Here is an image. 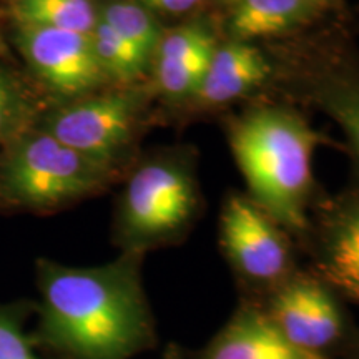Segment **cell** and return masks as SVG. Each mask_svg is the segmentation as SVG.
Wrapping results in <instances>:
<instances>
[{
	"label": "cell",
	"mask_w": 359,
	"mask_h": 359,
	"mask_svg": "<svg viewBox=\"0 0 359 359\" xmlns=\"http://www.w3.org/2000/svg\"><path fill=\"white\" fill-rule=\"evenodd\" d=\"M142 259L138 251L90 268L39 259V343L62 359H132L156 348Z\"/></svg>",
	"instance_id": "1"
},
{
	"label": "cell",
	"mask_w": 359,
	"mask_h": 359,
	"mask_svg": "<svg viewBox=\"0 0 359 359\" xmlns=\"http://www.w3.org/2000/svg\"><path fill=\"white\" fill-rule=\"evenodd\" d=\"M230 142L255 203L285 231L306 235L313 155L320 135L291 111L262 109L233 125Z\"/></svg>",
	"instance_id": "2"
},
{
	"label": "cell",
	"mask_w": 359,
	"mask_h": 359,
	"mask_svg": "<svg viewBox=\"0 0 359 359\" xmlns=\"http://www.w3.org/2000/svg\"><path fill=\"white\" fill-rule=\"evenodd\" d=\"M109 167L42 128H29L7 143L0 158V198L25 208H55L95 190Z\"/></svg>",
	"instance_id": "3"
},
{
	"label": "cell",
	"mask_w": 359,
	"mask_h": 359,
	"mask_svg": "<svg viewBox=\"0 0 359 359\" xmlns=\"http://www.w3.org/2000/svg\"><path fill=\"white\" fill-rule=\"evenodd\" d=\"M196 191L190 175L172 161H151L130 178L118 217L125 251L175 243L195 218Z\"/></svg>",
	"instance_id": "4"
},
{
	"label": "cell",
	"mask_w": 359,
	"mask_h": 359,
	"mask_svg": "<svg viewBox=\"0 0 359 359\" xmlns=\"http://www.w3.org/2000/svg\"><path fill=\"white\" fill-rule=\"evenodd\" d=\"M255 304L290 343L325 359H338L359 333L343 299L313 275L294 273Z\"/></svg>",
	"instance_id": "5"
},
{
	"label": "cell",
	"mask_w": 359,
	"mask_h": 359,
	"mask_svg": "<svg viewBox=\"0 0 359 359\" xmlns=\"http://www.w3.org/2000/svg\"><path fill=\"white\" fill-rule=\"evenodd\" d=\"M219 241L233 271L251 290L245 302L259 303L296 273L285 230L245 196L224 203Z\"/></svg>",
	"instance_id": "6"
},
{
	"label": "cell",
	"mask_w": 359,
	"mask_h": 359,
	"mask_svg": "<svg viewBox=\"0 0 359 359\" xmlns=\"http://www.w3.org/2000/svg\"><path fill=\"white\" fill-rule=\"evenodd\" d=\"M138 102L130 92L90 97L53 111L42 130L72 150L110 165L133 132Z\"/></svg>",
	"instance_id": "7"
},
{
	"label": "cell",
	"mask_w": 359,
	"mask_h": 359,
	"mask_svg": "<svg viewBox=\"0 0 359 359\" xmlns=\"http://www.w3.org/2000/svg\"><path fill=\"white\" fill-rule=\"evenodd\" d=\"M19 50L40 80L62 95H80L105 80L87 34L17 25Z\"/></svg>",
	"instance_id": "8"
},
{
	"label": "cell",
	"mask_w": 359,
	"mask_h": 359,
	"mask_svg": "<svg viewBox=\"0 0 359 359\" xmlns=\"http://www.w3.org/2000/svg\"><path fill=\"white\" fill-rule=\"evenodd\" d=\"M311 275L343 302L359 306V196L343 198L325 213Z\"/></svg>",
	"instance_id": "9"
},
{
	"label": "cell",
	"mask_w": 359,
	"mask_h": 359,
	"mask_svg": "<svg viewBox=\"0 0 359 359\" xmlns=\"http://www.w3.org/2000/svg\"><path fill=\"white\" fill-rule=\"evenodd\" d=\"M190 359H325L283 336L258 304L241 302L228 321Z\"/></svg>",
	"instance_id": "10"
},
{
	"label": "cell",
	"mask_w": 359,
	"mask_h": 359,
	"mask_svg": "<svg viewBox=\"0 0 359 359\" xmlns=\"http://www.w3.org/2000/svg\"><path fill=\"white\" fill-rule=\"evenodd\" d=\"M217 48L212 34L201 25L175 29L155 50V77L167 95L182 97L198 90Z\"/></svg>",
	"instance_id": "11"
},
{
	"label": "cell",
	"mask_w": 359,
	"mask_h": 359,
	"mask_svg": "<svg viewBox=\"0 0 359 359\" xmlns=\"http://www.w3.org/2000/svg\"><path fill=\"white\" fill-rule=\"evenodd\" d=\"M268 74L266 58L257 47L241 40L224 43L215 48L195 97L205 105H222L248 93Z\"/></svg>",
	"instance_id": "12"
},
{
	"label": "cell",
	"mask_w": 359,
	"mask_h": 359,
	"mask_svg": "<svg viewBox=\"0 0 359 359\" xmlns=\"http://www.w3.org/2000/svg\"><path fill=\"white\" fill-rule=\"evenodd\" d=\"M306 0H240L231 19V32L241 42L269 37L291 29L306 15Z\"/></svg>",
	"instance_id": "13"
},
{
	"label": "cell",
	"mask_w": 359,
	"mask_h": 359,
	"mask_svg": "<svg viewBox=\"0 0 359 359\" xmlns=\"http://www.w3.org/2000/svg\"><path fill=\"white\" fill-rule=\"evenodd\" d=\"M12 15L17 25L48 27L90 35L98 17L92 0H15Z\"/></svg>",
	"instance_id": "14"
},
{
	"label": "cell",
	"mask_w": 359,
	"mask_h": 359,
	"mask_svg": "<svg viewBox=\"0 0 359 359\" xmlns=\"http://www.w3.org/2000/svg\"><path fill=\"white\" fill-rule=\"evenodd\" d=\"M100 19L135 48L138 55L148 58L154 55L160 42V30L150 12L140 4L116 0L107 4L100 12Z\"/></svg>",
	"instance_id": "15"
},
{
	"label": "cell",
	"mask_w": 359,
	"mask_h": 359,
	"mask_svg": "<svg viewBox=\"0 0 359 359\" xmlns=\"http://www.w3.org/2000/svg\"><path fill=\"white\" fill-rule=\"evenodd\" d=\"M90 37H92L93 50L105 77L127 83L140 77L142 72L145 70V58L138 55L132 45L125 42L100 17Z\"/></svg>",
	"instance_id": "16"
},
{
	"label": "cell",
	"mask_w": 359,
	"mask_h": 359,
	"mask_svg": "<svg viewBox=\"0 0 359 359\" xmlns=\"http://www.w3.org/2000/svg\"><path fill=\"white\" fill-rule=\"evenodd\" d=\"M320 102L323 103L339 127L348 135L354 155L359 161V74L341 72L321 87Z\"/></svg>",
	"instance_id": "17"
},
{
	"label": "cell",
	"mask_w": 359,
	"mask_h": 359,
	"mask_svg": "<svg viewBox=\"0 0 359 359\" xmlns=\"http://www.w3.org/2000/svg\"><path fill=\"white\" fill-rule=\"evenodd\" d=\"M32 103L11 74L0 69V143H8L29 130Z\"/></svg>",
	"instance_id": "18"
},
{
	"label": "cell",
	"mask_w": 359,
	"mask_h": 359,
	"mask_svg": "<svg viewBox=\"0 0 359 359\" xmlns=\"http://www.w3.org/2000/svg\"><path fill=\"white\" fill-rule=\"evenodd\" d=\"M0 359H42L22 330L17 306H0Z\"/></svg>",
	"instance_id": "19"
},
{
	"label": "cell",
	"mask_w": 359,
	"mask_h": 359,
	"mask_svg": "<svg viewBox=\"0 0 359 359\" xmlns=\"http://www.w3.org/2000/svg\"><path fill=\"white\" fill-rule=\"evenodd\" d=\"M140 6L163 13H185L195 8L201 0H138Z\"/></svg>",
	"instance_id": "20"
},
{
	"label": "cell",
	"mask_w": 359,
	"mask_h": 359,
	"mask_svg": "<svg viewBox=\"0 0 359 359\" xmlns=\"http://www.w3.org/2000/svg\"><path fill=\"white\" fill-rule=\"evenodd\" d=\"M160 359H190V349L183 348L178 343H170Z\"/></svg>",
	"instance_id": "21"
},
{
	"label": "cell",
	"mask_w": 359,
	"mask_h": 359,
	"mask_svg": "<svg viewBox=\"0 0 359 359\" xmlns=\"http://www.w3.org/2000/svg\"><path fill=\"white\" fill-rule=\"evenodd\" d=\"M338 359H359V333L356 338L353 339V343L349 344V348L344 351Z\"/></svg>",
	"instance_id": "22"
},
{
	"label": "cell",
	"mask_w": 359,
	"mask_h": 359,
	"mask_svg": "<svg viewBox=\"0 0 359 359\" xmlns=\"http://www.w3.org/2000/svg\"><path fill=\"white\" fill-rule=\"evenodd\" d=\"M6 52H7V45H6V42H4L2 35H0V55H2V53H6Z\"/></svg>",
	"instance_id": "23"
},
{
	"label": "cell",
	"mask_w": 359,
	"mask_h": 359,
	"mask_svg": "<svg viewBox=\"0 0 359 359\" xmlns=\"http://www.w3.org/2000/svg\"><path fill=\"white\" fill-rule=\"evenodd\" d=\"M228 2H240V0H228Z\"/></svg>",
	"instance_id": "24"
}]
</instances>
